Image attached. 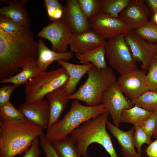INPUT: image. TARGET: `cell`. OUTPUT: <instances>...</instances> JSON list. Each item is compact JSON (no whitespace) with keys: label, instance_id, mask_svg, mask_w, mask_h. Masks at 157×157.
<instances>
[{"label":"cell","instance_id":"6da1fadb","mask_svg":"<svg viewBox=\"0 0 157 157\" xmlns=\"http://www.w3.org/2000/svg\"><path fill=\"white\" fill-rule=\"evenodd\" d=\"M38 42L29 28L19 33L0 30V80L8 78L28 59L37 58Z\"/></svg>","mask_w":157,"mask_h":157},{"label":"cell","instance_id":"7a4b0ae2","mask_svg":"<svg viewBox=\"0 0 157 157\" xmlns=\"http://www.w3.org/2000/svg\"><path fill=\"white\" fill-rule=\"evenodd\" d=\"M43 129L25 119L0 121V157H14L26 151Z\"/></svg>","mask_w":157,"mask_h":157},{"label":"cell","instance_id":"3957f363","mask_svg":"<svg viewBox=\"0 0 157 157\" xmlns=\"http://www.w3.org/2000/svg\"><path fill=\"white\" fill-rule=\"evenodd\" d=\"M108 114L106 111L98 115L83 123L70 134L76 143L79 157H85L88 147L93 143L103 146L110 157H118L106 130Z\"/></svg>","mask_w":157,"mask_h":157},{"label":"cell","instance_id":"277c9868","mask_svg":"<svg viewBox=\"0 0 157 157\" xmlns=\"http://www.w3.org/2000/svg\"><path fill=\"white\" fill-rule=\"evenodd\" d=\"M106 111L105 106L101 103L92 106H85L75 99L63 118L47 129L45 135L52 142L62 140L82 123Z\"/></svg>","mask_w":157,"mask_h":157},{"label":"cell","instance_id":"5b68a950","mask_svg":"<svg viewBox=\"0 0 157 157\" xmlns=\"http://www.w3.org/2000/svg\"><path fill=\"white\" fill-rule=\"evenodd\" d=\"M87 73L88 77L85 82L68 98L82 101L88 106H97L101 104L104 92L117 79L110 67L99 69L94 65Z\"/></svg>","mask_w":157,"mask_h":157},{"label":"cell","instance_id":"8992f818","mask_svg":"<svg viewBox=\"0 0 157 157\" xmlns=\"http://www.w3.org/2000/svg\"><path fill=\"white\" fill-rule=\"evenodd\" d=\"M69 79L68 72L63 67L51 71L41 72L25 84L26 102L32 103L43 100L49 93L65 85Z\"/></svg>","mask_w":157,"mask_h":157},{"label":"cell","instance_id":"52a82bcc","mask_svg":"<svg viewBox=\"0 0 157 157\" xmlns=\"http://www.w3.org/2000/svg\"><path fill=\"white\" fill-rule=\"evenodd\" d=\"M120 34L108 39L105 43V55L111 68L120 75L138 68L129 47Z\"/></svg>","mask_w":157,"mask_h":157},{"label":"cell","instance_id":"ba28073f","mask_svg":"<svg viewBox=\"0 0 157 157\" xmlns=\"http://www.w3.org/2000/svg\"><path fill=\"white\" fill-rule=\"evenodd\" d=\"M101 103L111 116L113 124L119 127L122 122L120 115L124 109L134 106L132 101L124 94L116 81L109 86L102 94Z\"/></svg>","mask_w":157,"mask_h":157},{"label":"cell","instance_id":"9c48e42d","mask_svg":"<svg viewBox=\"0 0 157 157\" xmlns=\"http://www.w3.org/2000/svg\"><path fill=\"white\" fill-rule=\"evenodd\" d=\"M124 38L134 59L141 63V69L148 70L156 53V44L142 39L132 30L124 35Z\"/></svg>","mask_w":157,"mask_h":157},{"label":"cell","instance_id":"30bf717a","mask_svg":"<svg viewBox=\"0 0 157 157\" xmlns=\"http://www.w3.org/2000/svg\"><path fill=\"white\" fill-rule=\"evenodd\" d=\"M90 28L105 39L124 34L133 29L119 18L100 13L88 21Z\"/></svg>","mask_w":157,"mask_h":157},{"label":"cell","instance_id":"8fae6325","mask_svg":"<svg viewBox=\"0 0 157 157\" xmlns=\"http://www.w3.org/2000/svg\"><path fill=\"white\" fill-rule=\"evenodd\" d=\"M72 34L63 19L49 24L37 34L38 37L49 40L51 50L58 53L66 52Z\"/></svg>","mask_w":157,"mask_h":157},{"label":"cell","instance_id":"7c38bea8","mask_svg":"<svg viewBox=\"0 0 157 157\" xmlns=\"http://www.w3.org/2000/svg\"><path fill=\"white\" fill-rule=\"evenodd\" d=\"M145 71L138 68L120 75L116 82L126 97L132 101L148 91Z\"/></svg>","mask_w":157,"mask_h":157},{"label":"cell","instance_id":"4fadbf2b","mask_svg":"<svg viewBox=\"0 0 157 157\" xmlns=\"http://www.w3.org/2000/svg\"><path fill=\"white\" fill-rule=\"evenodd\" d=\"M150 12L144 0H131L128 5L119 14V18L136 29L148 22Z\"/></svg>","mask_w":157,"mask_h":157},{"label":"cell","instance_id":"5bb4252c","mask_svg":"<svg viewBox=\"0 0 157 157\" xmlns=\"http://www.w3.org/2000/svg\"><path fill=\"white\" fill-rule=\"evenodd\" d=\"M18 110L25 119L43 129L47 128L49 120L50 108L47 99L32 103L25 102L19 106Z\"/></svg>","mask_w":157,"mask_h":157},{"label":"cell","instance_id":"9a60e30c","mask_svg":"<svg viewBox=\"0 0 157 157\" xmlns=\"http://www.w3.org/2000/svg\"><path fill=\"white\" fill-rule=\"evenodd\" d=\"M64 7L63 19L73 35L81 34L90 29L77 0H67Z\"/></svg>","mask_w":157,"mask_h":157},{"label":"cell","instance_id":"2e32d148","mask_svg":"<svg viewBox=\"0 0 157 157\" xmlns=\"http://www.w3.org/2000/svg\"><path fill=\"white\" fill-rule=\"evenodd\" d=\"M106 42L105 39L90 28L81 34L72 35L69 45L71 51L76 55L95 49Z\"/></svg>","mask_w":157,"mask_h":157},{"label":"cell","instance_id":"e0dca14e","mask_svg":"<svg viewBox=\"0 0 157 157\" xmlns=\"http://www.w3.org/2000/svg\"><path fill=\"white\" fill-rule=\"evenodd\" d=\"M8 5L0 8V15L4 16L15 23L29 28L31 24L29 15L25 5L28 1H3Z\"/></svg>","mask_w":157,"mask_h":157},{"label":"cell","instance_id":"ac0fdd59","mask_svg":"<svg viewBox=\"0 0 157 157\" xmlns=\"http://www.w3.org/2000/svg\"><path fill=\"white\" fill-rule=\"evenodd\" d=\"M106 127L117 140L121 148L124 157H141L135 149L133 136L135 127L133 126L128 131H123L108 120Z\"/></svg>","mask_w":157,"mask_h":157},{"label":"cell","instance_id":"d6986e66","mask_svg":"<svg viewBox=\"0 0 157 157\" xmlns=\"http://www.w3.org/2000/svg\"><path fill=\"white\" fill-rule=\"evenodd\" d=\"M46 97L49 101L50 108V118L48 129L58 121L61 114L66 106L69 99L65 85L49 93Z\"/></svg>","mask_w":157,"mask_h":157},{"label":"cell","instance_id":"ffe728a7","mask_svg":"<svg viewBox=\"0 0 157 157\" xmlns=\"http://www.w3.org/2000/svg\"><path fill=\"white\" fill-rule=\"evenodd\" d=\"M74 53L71 51L58 53L49 49L40 39L38 42V67L41 72L46 71L49 65L55 61H67L71 59Z\"/></svg>","mask_w":157,"mask_h":157},{"label":"cell","instance_id":"44dd1931","mask_svg":"<svg viewBox=\"0 0 157 157\" xmlns=\"http://www.w3.org/2000/svg\"><path fill=\"white\" fill-rule=\"evenodd\" d=\"M57 62L59 65L64 67L69 74V81L65 85L68 96L73 94L81 78L94 65L91 63L87 65L74 64L61 60Z\"/></svg>","mask_w":157,"mask_h":157},{"label":"cell","instance_id":"7402d4cb","mask_svg":"<svg viewBox=\"0 0 157 157\" xmlns=\"http://www.w3.org/2000/svg\"><path fill=\"white\" fill-rule=\"evenodd\" d=\"M41 72L38 67L37 58H31L24 64L19 73L8 78L0 81V83H11L17 87L26 84L30 79Z\"/></svg>","mask_w":157,"mask_h":157},{"label":"cell","instance_id":"603a6c76","mask_svg":"<svg viewBox=\"0 0 157 157\" xmlns=\"http://www.w3.org/2000/svg\"><path fill=\"white\" fill-rule=\"evenodd\" d=\"M105 43L83 54L76 55V56L83 64H88L91 63L99 69L105 68L107 67L105 58Z\"/></svg>","mask_w":157,"mask_h":157},{"label":"cell","instance_id":"cb8c5ba5","mask_svg":"<svg viewBox=\"0 0 157 157\" xmlns=\"http://www.w3.org/2000/svg\"><path fill=\"white\" fill-rule=\"evenodd\" d=\"M153 113L134 106L122 111L121 119L122 122L133 124L135 127L140 126Z\"/></svg>","mask_w":157,"mask_h":157},{"label":"cell","instance_id":"d4e9b609","mask_svg":"<svg viewBox=\"0 0 157 157\" xmlns=\"http://www.w3.org/2000/svg\"><path fill=\"white\" fill-rule=\"evenodd\" d=\"M60 157H79L76 142L70 136L53 142Z\"/></svg>","mask_w":157,"mask_h":157},{"label":"cell","instance_id":"484cf974","mask_svg":"<svg viewBox=\"0 0 157 157\" xmlns=\"http://www.w3.org/2000/svg\"><path fill=\"white\" fill-rule=\"evenodd\" d=\"M101 13L119 18L120 13L128 5L131 0H100Z\"/></svg>","mask_w":157,"mask_h":157},{"label":"cell","instance_id":"4316f807","mask_svg":"<svg viewBox=\"0 0 157 157\" xmlns=\"http://www.w3.org/2000/svg\"><path fill=\"white\" fill-rule=\"evenodd\" d=\"M132 101L134 106L147 111H157V92L147 91Z\"/></svg>","mask_w":157,"mask_h":157},{"label":"cell","instance_id":"83f0119b","mask_svg":"<svg viewBox=\"0 0 157 157\" xmlns=\"http://www.w3.org/2000/svg\"><path fill=\"white\" fill-rule=\"evenodd\" d=\"M44 5L46 10L48 18L53 22L63 19L65 7L58 0H44Z\"/></svg>","mask_w":157,"mask_h":157},{"label":"cell","instance_id":"f1b7e54d","mask_svg":"<svg viewBox=\"0 0 157 157\" xmlns=\"http://www.w3.org/2000/svg\"><path fill=\"white\" fill-rule=\"evenodd\" d=\"M77 1L88 21L101 13L100 0H77Z\"/></svg>","mask_w":157,"mask_h":157},{"label":"cell","instance_id":"f546056e","mask_svg":"<svg viewBox=\"0 0 157 157\" xmlns=\"http://www.w3.org/2000/svg\"><path fill=\"white\" fill-rule=\"evenodd\" d=\"M134 31L137 35L146 41L153 43H157V25L152 21H148Z\"/></svg>","mask_w":157,"mask_h":157},{"label":"cell","instance_id":"4dcf8cb0","mask_svg":"<svg viewBox=\"0 0 157 157\" xmlns=\"http://www.w3.org/2000/svg\"><path fill=\"white\" fill-rule=\"evenodd\" d=\"M25 119L19 111L10 102L0 106L1 121L17 120Z\"/></svg>","mask_w":157,"mask_h":157},{"label":"cell","instance_id":"1f68e13d","mask_svg":"<svg viewBox=\"0 0 157 157\" xmlns=\"http://www.w3.org/2000/svg\"><path fill=\"white\" fill-rule=\"evenodd\" d=\"M19 24L8 18L0 15V30L9 34H16L22 33L27 28Z\"/></svg>","mask_w":157,"mask_h":157},{"label":"cell","instance_id":"d6a6232c","mask_svg":"<svg viewBox=\"0 0 157 157\" xmlns=\"http://www.w3.org/2000/svg\"><path fill=\"white\" fill-rule=\"evenodd\" d=\"M133 139L135 147L137 149V152L140 156L143 151L141 149L142 145L146 144L149 145L153 142L151 138L147 134L141 126L135 127Z\"/></svg>","mask_w":157,"mask_h":157},{"label":"cell","instance_id":"836d02e7","mask_svg":"<svg viewBox=\"0 0 157 157\" xmlns=\"http://www.w3.org/2000/svg\"><path fill=\"white\" fill-rule=\"evenodd\" d=\"M145 76V83L148 90L157 92V58L152 60Z\"/></svg>","mask_w":157,"mask_h":157},{"label":"cell","instance_id":"e575fe53","mask_svg":"<svg viewBox=\"0 0 157 157\" xmlns=\"http://www.w3.org/2000/svg\"><path fill=\"white\" fill-rule=\"evenodd\" d=\"M40 143L42 147L45 157H60L53 144L43 133L39 137Z\"/></svg>","mask_w":157,"mask_h":157},{"label":"cell","instance_id":"d590c367","mask_svg":"<svg viewBox=\"0 0 157 157\" xmlns=\"http://www.w3.org/2000/svg\"><path fill=\"white\" fill-rule=\"evenodd\" d=\"M157 126V111L145 121L141 126L147 134L151 138Z\"/></svg>","mask_w":157,"mask_h":157},{"label":"cell","instance_id":"8d00e7d4","mask_svg":"<svg viewBox=\"0 0 157 157\" xmlns=\"http://www.w3.org/2000/svg\"><path fill=\"white\" fill-rule=\"evenodd\" d=\"M17 87L10 85H6L0 88V106L10 101V95Z\"/></svg>","mask_w":157,"mask_h":157},{"label":"cell","instance_id":"74e56055","mask_svg":"<svg viewBox=\"0 0 157 157\" xmlns=\"http://www.w3.org/2000/svg\"><path fill=\"white\" fill-rule=\"evenodd\" d=\"M39 143L38 137L36 138L33 141L30 148L26 151L24 155L21 157H39L41 154Z\"/></svg>","mask_w":157,"mask_h":157},{"label":"cell","instance_id":"f35d334b","mask_svg":"<svg viewBox=\"0 0 157 157\" xmlns=\"http://www.w3.org/2000/svg\"><path fill=\"white\" fill-rule=\"evenodd\" d=\"M146 152L149 157H157V138L149 145Z\"/></svg>","mask_w":157,"mask_h":157},{"label":"cell","instance_id":"ab89813d","mask_svg":"<svg viewBox=\"0 0 157 157\" xmlns=\"http://www.w3.org/2000/svg\"><path fill=\"white\" fill-rule=\"evenodd\" d=\"M145 2L150 13L157 12V0H145Z\"/></svg>","mask_w":157,"mask_h":157},{"label":"cell","instance_id":"60d3db41","mask_svg":"<svg viewBox=\"0 0 157 157\" xmlns=\"http://www.w3.org/2000/svg\"><path fill=\"white\" fill-rule=\"evenodd\" d=\"M151 21L155 24L157 25V12L153 14L152 20Z\"/></svg>","mask_w":157,"mask_h":157},{"label":"cell","instance_id":"b9f144b4","mask_svg":"<svg viewBox=\"0 0 157 157\" xmlns=\"http://www.w3.org/2000/svg\"><path fill=\"white\" fill-rule=\"evenodd\" d=\"M152 137L155 139L157 138V126L156 129L152 135Z\"/></svg>","mask_w":157,"mask_h":157},{"label":"cell","instance_id":"7bdbcfd3","mask_svg":"<svg viewBox=\"0 0 157 157\" xmlns=\"http://www.w3.org/2000/svg\"><path fill=\"white\" fill-rule=\"evenodd\" d=\"M156 44L157 45V43H156ZM155 57L157 58V51L156 53V55Z\"/></svg>","mask_w":157,"mask_h":157},{"label":"cell","instance_id":"ee69618b","mask_svg":"<svg viewBox=\"0 0 157 157\" xmlns=\"http://www.w3.org/2000/svg\"><path fill=\"white\" fill-rule=\"evenodd\" d=\"M85 157H90V156L89 155H87Z\"/></svg>","mask_w":157,"mask_h":157}]
</instances>
